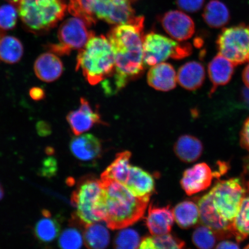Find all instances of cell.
<instances>
[{"label": "cell", "instance_id": "1", "mask_svg": "<svg viewBox=\"0 0 249 249\" xmlns=\"http://www.w3.org/2000/svg\"><path fill=\"white\" fill-rule=\"evenodd\" d=\"M144 21V17H136L130 22L117 25L109 31L107 39L113 49L115 65L113 73L102 85L107 95L119 92L143 72Z\"/></svg>", "mask_w": 249, "mask_h": 249}, {"label": "cell", "instance_id": "2", "mask_svg": "<svg viewBox=\"0 0 249 249\" xmlns=\"http://www.w3.org/2000/svg\"><path fill=\"white\" fill-rule=\"evenodd\" d=\"M105 193V217L108 228L126 229L144 215L149 198L134 196L126 187L113 179L101 177Z\"/></svg>", "mask_w": 249, "mask_h": 249}, {"label": "cell", "instance_id": "3", "mask_svg": "<svg viewBox=\"0 0 249 249\" xmlns=\"http://www.w3.org/2000/svg\"><path fill=\"white\" fill-rule=\"evenodd\" d=\"M114 65V51L107 38L94 36L80 50L76 69L82 71L90 85H96L111 75Z\"/></svg>", "mask_w": 249, "mask_h": 249}, {"label": "cell", "instance_id": "4", "mask_svg": "<svg viewBox=\"0 0 249 249\" xmlns=\"http://www.w3.org/2000/svg\"><path fill=\"white\" fill-rule=\"evenodd\" d=\"M129 0H70L68 10L92 26L96 20L112 24L129 23L135 18Z\"/></svg>", "mask_w": 249, "mask_h": 249}, {"label": "cell", "instance_id": "5", "mask_svg": "<svg viewBox=\"0 0 249 249\" xmlns=\"http://www.w3.org/2000/svg\"><path fill=\"white\" fill-rule=\"evenodd\" d=\"M67 8L65 0H21L18 13L28 29L38 33L57 26Z\"/></svg>", "mask_w": 249, "mask_h": 249}, {"label": "cell", "instance_id": "6", "mask_svg": "<svg viewBox=\"0 0 249 249\" xmlns=\"http://www.w3.org/2000/svg\"><path fill=\"white\" fill-rule=\"evenodd\" d=\"M210 192L217 213L232 223L243 199L249 194V179L245 177L221 180Z\"/></svg>", "mask_w": 249, "mask_h": 249}, {"label": "cell", "instance_id": "7", "mask_svg": "<svg viewBox=\"0 0 249 249\" xmlns=\"http://www.w3.org/2000/svg\"><path fill=\"white\" fill-rule=\"evenodd\" d=\"M143 60L148 66L161 63L169 58L180 60L191 55L188 43H178L161 34L151 32L143 38Z\"/></svg>", "mask_w": 249, "mask_h": 249}, {"label": "cell", "instance_id": "8", "mask_svg": "<svg viewBox=\"0 0 249 249\" xmlns=\"http://www.w3.org/2000/svg\"><path fill=\"white\" fill-rule=\"evenodd\" d=\"M216 43L219 54L235 66L249 62V27L245 24L223 29Z\"/></svg>", "mask_w": 249, "mask_h": 249}, {"label": "cell", "instance_id": "9", "mask_svg": "<svg viewBox=\"0 0 249 249\" xmlns=\"http://www.w3.org/2000/svg\"><path fill=\"white\" fill-rule=\"evenodd\" d=\"M89 26L80 18L74 17L68 18L58 30V42L50 45V50L55 54L65 55H69L73 50L82 49L95 36Z\"/></svg>", "mask_w": 249, "mask_h": 249}, {"label": "cell", "instance_id": "10", "mask_svg": "<svg viewBox=\"0 0 249 249\" xmlns=\"http://www.w3.org/2000/svg\"><path fill=\"white\" fill-rule=\"evenodd\" d=\"M103 191L104 188L100 179L88 178L78 183L71 200L76 208L78 220L82 225L86 226L98 222L93 214V210Z\"/></svg>", "mask_w": 249, "mask_h": 249}, {"label": "cell", "instance_id": "11", "mask_svg": "<svg viewBox=\"0 0 249 249\" xmlns=\"http://www.w3.org/2000/svg\"><path fill=\"white\" fill-rule=\"evenodd\" d=\"M198 207L201 223L213 230L218 239H224L234 236L232 223L227 222L217 213L213 206L210 192L198 200Z\"/></svg>", "mask_w": 249, "mask_h": 249}, {"label": "cell", "instance_id": "12", "mask_svg": "<svg viewBox=\"0 0 249 249\" xmlns=\"http://www.w3.org/2000/svg\"><path fill=\"white\" fill-rule=\"evenodd\" d=\"M213 177H217L216 174L207 164L198 163L183 172L180 185L187 195L192 196L209 188Z\"/></svg>", "mask_w": 249, "mask_h": 249}, {"label": "cell", "instance_id": "13", "mask_svg": "<svg viewBox=\"0 0 249 249\" xmlns=\"http://www.w3.org/2000/svg\"><path fill=\"white\" fill-rule=\"evenodd\" d=\"M160 19L165 31L178 41H185L191 38L195 33L194 20L181 11L167 12Z\"/></svg>", "mask_w": 249, "mask_h": 249}, {"label": "cell", "instance_id": "14", "mask_svg": "<svg viewBox=\"0 0 249 249\" xmlns=\"http://www.w3.org/2000/svg\"><path fill=\"white\" fill-rule=\"evenodd\" d=\"M67 120L71 131L76 136L88 131L96 124H102L100 115L93 110L85 98L80 99V107L68 114Z\"/></svg>", "mask_w": 249, "mask_h": 249}, {"label": "cell", "instance_id": "15", "mask_svg": "<svg viewBox=\"0 0 249 249\" xmlns=\"http://www.w3.org/2000/svg\"><path fill=\"white\" fill-rule=\"evenodd\" d=\"M123 185L138 197L150 198L155 191L153 177L137 166H130Z\"/></svg>", "mask_w": 249, "mask_h": 249}, {"label": "cell", "instance_id": "16", "mask_svg": "<svg viewBox=\"0 0 249 249\" xmlns=\"http://www.w3.org/2000/svg\"><path fill=\"white\" fill-rule=\"evenodd\" d=\"M70 149L77 160L92 161L101 157L102 144L100 140L91 134H84L76 136L71 140Z\"/></svg>", "mask_w": 249, "mask_h": 249}, {"label": "cell", "instance_id": "17", "mask_svg": "<svg viewBox=\"0 0 249 249\" xmlns=\"http://www.w3.org/2000/svg\"><path fill=\"white\" fill-rule=\"evenodd\" d=\"M174 220L173 210L170 206L158 207L152 204L149 206L146 225L152 235H161L170 233Z\"/></svg>", "mask_w": 249, "mask_h": 249}, {"label": "cell", "instance_id": "18", "mask_svg": "<svg viewBox=\"0 0 249 249\" xmlns=\"http://www.w3.org/2000/svg\"><path fill=\"white\" fill-rule=\"evenodd\" d=\"M148 85L160 91H169L176 88L177 74L172 65L161 62L152 66L147 74Z\"/></svg>", "mask_w": 249, "mask_h": 249}, {"label": "cell", "instance_id": "19", "mask_svg": "<svg viewBox=\"0 0 249 249\" xmlns=\"http://www.w3.org/2000/svg\"><path fill=\"white\" fill-rule=\"evenodd\" d=\"M235 65L220 54H218L208 64V71L212 83L211 96L219 86L230 82L234 71Z\"/></svg>", "mask_w": 249, "mask_h": 249}, {"label": "cell", "instance_id": "20", "mask_svg": "<svg viewBox=\"0 0 249 249\" xmlns=\"http://www.w3.org/2000/svg\"><path fill=\"white\" fill-rule=\"evenodd\" d=\"M34 71L43 82L51 83L57 80L63 72L64 67L60 59L52 53L39 56L34 64Z\"/></svg>", "mask_w": 249, "mask_h": 249}, {"label": "cell", "instance_id": "21", "mask_svg": "<svg viewBox=\"0 0 249 249\" xmlns=\"http://www.w3.org/2000/svg\"><path fill=\"white\" fill-rule=\"evenodd\" d=\"M205 78L204 67L197 61H190L182 65L177 75V82L180 86L189 91L200 89Z\"/></svg>", "mask_w": 249, "mask_h": 249}, {"label": "cell", "instance_id": "22", "mask_svg": "<svg viewBox=\"0 0 249 249\" xmlns=\"http://www.w3.org/2000/svg\"><path fill=\"white\" fill-rule=\"evenodd\" d=\"M174 150L180 160L185 163H192L201 157L203 146L200 140L196 137L186 135L177 140Z\"/></svg>", "mask_w": 249, "mask_h": 249}, {"label": "cell", "instance_id": "23", "mask_svg": "<svg viewBox=\"0 0 249 249\" xmlns=\"http://www.w3.org/2000/svg\"><path fill=\"white\" fill-rule=\"evenodd\" d=\"M202 18L208 26L219 29L229 22L230 14L223 2L219 0H211L205 6Z\"/></svg>", "mask_w": 249, "mask_h": 249}, {"label": "cell", "instance_id": "24", "mask_svg": "<svg viewBox=\"0 0 249 249\" xmlns=\"http://www.w3.org/2000/svg\"><path fill=\"white\" fill-rule=\"evenodd\" d=\"M83 235L84 244L87 248L105 249L110 243V233L107 227L100 222L86 226Z\"/></svg>", "mask_w": 249, "mask_h": 249}, {"label": "cell", "instance_id": "25", "mask_svg": "<svg viewBox=\"0 0 249 249\" xmlns=\"http://www.w3.org/2000/svg\"><path fill=\"white\" fill-rule=\"evenodd\" d=\"M173 212L177 225L183 229L195 226L200 216L198 207L195 202L189 200L179 202Z\"/></svg>", "mask_w": 249, "mask_h": 249}, {"label": "cell", "instance_id": "26", "mask_svg": "<svg viewBox=\"0 0 249 249\" xmlns=\"http://www.w3.org/2000/svg\"><path fill=\"white\" fill-rule=\"evenodd\" d=\"M131 152L124 151L116 155V158L101 177H107L124 185L128 174L130 165Z\"/></svg>", "mask_w": 249, "mask_h": 249}, {"label": "cell", "instance_id": "27", "mask_svg": "<svg viewBox=\"0 0 249 249\" xmlns=\"http://www.w3.org/2000/svg\"><path fill=\"white\" fill-rule=\"evenodd\" d=\"M23 54V47L18 38L12 36L0 38V60L13 64L20 60Z\"/></svg>", "mask_w": 249, "mask_h": 249}, {"label": "cell", "instance_id": "28", "mask_svg": "<svg viewBox=\"0 0 249 249\" xmlns=\"http://www.w3.org/2000/svg\"><path fill=\"white\" fill-rule=\"evenodd\" d=\"M233 236L238 242L249 236V194L243 199L232 222Z\"/></svg>", "mask_w": 249, "mask_h": 249}, {"label": "cell", "instance_id": "29", "mask_svg": "<svg viewBox=\"0 0 249 249\" xmlns=\"http://www.w3.org/2000/svg\"><path fill=\"white\" fill-rule=\"evenodd\" d=\"M51 215L45 216L38 221L35 227L34 232L39 241L44 243L53 241L60 231V225L58 221L52 219Z\"/></svg>", "mask_w": 249, "mask_h": 249}, {"label": "cell", "instance_id": "30", "mask_svg": "<svg viewBox=\"0 0 249 249\" xmlns=\"http://www.w3.org/2000/svg\"><path fill=\"white\" fill-rule=\"evenodd\" d=\"M217 237L213 230L202 225L196 227L192 235V241L199 249H213L216 245Z\"/></svg>", "mask_w": 249, "mask_h": 249}, {"label": "cell", "instance_id": "31", "mask_svg": "<svg viewBox=\"0 0 249 249\" xmlns=\"http://www.w3.org/2000/svg\"><path fill=\"white\" fill-rule=\"evenodd\" d=\"M140 241L139 234L135 230L124 229L116 236L114 247L117 249H138Z\"/></svg>", "mask_w": 249, "mask_h": 249}, {"label": "cell", "instance_id": "32", "mask_svg": "<svg viewBox=\"0 0 249 249\" xmlns=\"http://www.w3.org/2000/svg\"><path fill=\"white\" fill-rule=\"evenodd\" d=\"M83 243V235L79 230L74 227L65 229L61 233L58 240L59 247L65 249H80Z\"/></svg>", "mask_w": 249, "mask_h": 249}, {"label": "cell", "instance_id": "33", "mask_svg": "<svg viewBox=\"0 0 249 249\" xmlns=\"http://www.w3.org/2000/svg\"><path fill=\"white\" fill-rule=\"evenodd\" d=\"M152 236L154 249H182L185 247L184 241L170 233Z\"/></svg>", "mask_w": 249, "mask_h": 249}, {"label": "cell", "instance_id": "34", "mask_svg": "<svg viewBox=\"0 0 249 249\" xmlns=\"http://www.w3.org/2000/svg\"><path fill=\"white\" fill-rule=\"evenodd\" d=\"M18 13L17 8L11 4L0 7V29L4 30L13 29L17 23Z\"/></svg>", "mask_w": 249, "mask_h": 249}, {"label": "cell", "instance_id": "35", "mask_svg": "<svg viewBox=\"0 0 249 249\" xmlns=\"http://www.w3.org/2000/svg\"><path fill=\"white\" fill-rule=\"evenodd\" d=\"M57 162L53 157H49L43 161L40 169V175L47 178H52L57 171Z\"/></svg>", "mask_w": 249, "mask_h": 249}, {"label": "cell", "instance_id": "36", "mask_svg": "<svg viewBox=\"0 0 249 249\" xmlns=\"http://www.w3.org/2000/svg\"><path fill=\"white\" fill-rule=\"evenodd\" d=\"M204 0H176L177 5L182 10L194 13L200 11Z\"/></svg>", "mask_w": 249, "mask_h": 249}, {"label": "cell", "instance_id": "37", "mask_svg": "<svg viewBox=\"0 0 249 249\" xmlns=\"http://www.w3.org/2000/svg\"><path fill=\"white\" fill-rule=\"evenodd\" d=\"M240 142L242 147L249 152V117L242 127Z\"/></svg>", "mask_w": 249, "mask_h": 249}, {"label": "cell", "instance_id": "38", "mask_svg": "<svg viewBox=\"0 0 249 249\" xmlns=\"http://www.w3.org/2000/svg\"><path fill=\"white\" fill-rule=\"evenodd\" d=\"M37 132L40 136H47L51 135V128L48 124L41 121L37 124Z\"/></svg>", "mask_w": 249, "mask_h": 249}, {"label": "cell", "instance_id": "39", "mask_svg": "<svg viewBox=\"0 0 249 249\" xmlns=\"http://www.w3.org/2000/svg\"><path fill=\"white\" fill-rule=\"evenodd\" d=\"M139 249H154L153 242H152V236H145L140 241Z\"/></svg>", "mask_w": 249, "mask_h": 249}, {"label": "cell", "instance_id": "40", "mask_svg": "<svg viewBox=\"0 0 249 249\" xmlns=\"http://www.w3.org/2000/svg\"><path fill=\"white\" fill-rule=\"evenodd\" d=\"M241 99L244 107L249 109V89L244 87L242 89Z\"/></svg>", "mask_w": 249, "mask_h": 249}, {"label": "cell", "instance_id": "41", "mask_svg": "<svg viewBox=\"0 0 249 249\" xmlns=\"http://www.w3.org/2000/svg\"><path fill=\"white\" fill-rule=\"evenodd\" d=\"M216 249H239V246L235 242L229 241H223L219 243L216 247Z\"/></svg>", "mask_w": 249, "mask_h": 249}, {"label": "cell", "instance_id": "42", "mask_svg": "<svg viewBox=\"0 0 249 249\" xmlns=\"http://www.w3.org/2000/svg\"><path fill=\"white\" fill-rule=\"evenodd\" d=\"M31 97L35 100H40L44 96V92L41 89L34 88L30 92Z\"/></svg>", "mask_w": 249, "mask_h": 249}, {"label": "cell", "instance_id": "43", "mask_svg": "<svg viewBox=\"0 0 249 249\" xmlns=\"http://www.w3.org/2000/svg\"><path fill=\"white\" fill-rule=\"evenodd\" d=\"M242 79L245 85L249 89V64L245 67L244 71H243Z\"/></svg>", "mask_w": 249, "mask_h": 249}, {"label": "cell", "instance_id": "44", "mask_svg": "<svg viewBox=\"0 0 249 249\" xmlns=\"http://www.w3.org/2000/svg\"><path fill=\"white\" fill-rule=\"evenodd\" d=\"M244 173L246 176H248L249 177V157L245 159Z\"/></svg>", "mask_w": 249, "mask_h": 249}, {"label": "cell", "instance_id": "45", "mask_svg": "<svg viewBox=\"0 0 249 249\" xmlns=\"http://www.w3.org/2000/svg\"><path fill=\"white\" fill-rule=\"evenodd\" d=\"M4 189H3L2 186L1 185V183H0V200H1L3 197H4Z\"/></svg>", "mask_w": 249, "mask_h": 249}, {"label": "cell", "instance_id": "46", "mask_svg": "<svg viewBox=\"0 0 249 249\" xmlns=\"http://www.w3.org/2000/svg\"><path fill=\"white\" fill-rule=\"evenodd\" d=\"M6 1L10 2L12 4H18L21 0H6Z\"/></svg>", "mask_w": 249, "mask_h": 249}, {"label": "cell", "instance_id": "47", "mask_svg": "<svg viewBox=\"0 0 249 249\" xmlns=\"http://www.w3.org/2000/svg\"><path fill=\"white\" fill-rule=\"evenodd\" d=\"M47 152H49V154L52 155L53 154V149L52 148H47Z\"/></svg>", "mask_w": 249, "mask_h": 249}, {"label": "cell", "instance_id": "48", "mask_svg": "<svg viewBox=\"0 0 249 249\" xmlns=\"http://www.w3.org/2000/svg\"><path fill=\"white\" fill-rule=\"evenodd\" d=\"M244 248H245V249H249V244H248V245L247 246V247H245Z\"/></svg>", "mask_w": 249, "mask_h": 249}]
</instances>
